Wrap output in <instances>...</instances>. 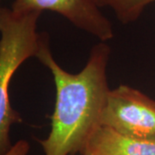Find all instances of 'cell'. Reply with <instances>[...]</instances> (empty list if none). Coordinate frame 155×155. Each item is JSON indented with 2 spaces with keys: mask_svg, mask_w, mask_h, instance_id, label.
Segmentation results:
<instances>
[{
  "mask_svg": "<svg viewBox=\"0 0 155 155\" xmlns=\"http://www.w3.org/2000/svg\"><path fill=\"white\" fill-rule=\"evenodd\" d=\"M109 0H15L11 9L22 12L50 11L60 14L74 27L106 42L114 37V29L102 8Z\"/></svg>",
  "mask_w": 155,
  "mask_h": 155,
  "instance_id": "4",
  "label": "cell"
},
{
  "mask_svg": "<svg viewBox=\"0 0 155 155\" xmlns=\"http://www.w3.org/2000/svg\"><path fill=\"white\" fill-rule=\"evenodd\" d=\"M82 155H155V140L131 137L99 126L81 150Z\"/></svg>",
  "mask_w": 155,
  "mask_h": 155,
  "instance_id": "5",
  "label": "cell"
},
{
  "mask_svg": "<svg viewBox=\"0 0 155 155\" xmlns=\"http://www.w3.org/2000/svg\"><path fill=\"white\" fill-rule=\"evenodd\" d=\"M110 56V46L100 41L92 47L83 69L70 73L54 60L49 40L44 43L36 59L51 72L56 91L49 134L38 140L44 155L81 153L91 134L101 126L110 91L107 75Z\"/></svg>",
  "mask_w": 155,
  "mask_h": 155,
  "instance_id": "1",
  "label": "cell"
},
{
  "mask_svg": "<svg viewBox=\"0 0 155 155\" xmlns=\"http://www.w3.org/2000/svg\"><path fill=\"white\" fill-rule=\"evenodd\" d=\"M155 0H109L108 6L123 24L135 22L147 6Z\"/></svg>",
  "mask_w": 155,
  "mask_h": 155,
  "instance_id": "6",
  "label": "cell"
},
{
  "mask_svg": "<svg viewBox=\"0 0 155 155\" xmlns=\"http://www.w3.org/2000/svg\"><path fill=\"white\" fill-rule=\"evenodd\" d=\"M101 126L134 138L155 140V100L125 84L110 89Z\"/></svg>",
  "mask_w": 155,
  "mask_h": 155,
  "instance_id": "3",
  "label": "cell"
},
{
  "mask_svg": "<svg viewBox=\"0 0 155 155\" xmlns=\"http://www.w3.org/2000/svg\"><path fill=\"white\" fill-rule=\"evenodd\" d=\"M41 11L0 9V152L11 147V128L21 123L20 114L11 106L10 84L13 75L29 58H37L44 43L49 40L45 32L39 33L37 23Z\"/></svg>",
  "mask_w": 155,
  "mask_h": 155,
  "instance_id": "2",
  "label": "cell"
},
{
  "mask_svg": "<svg viewBox=\"0 0 155 155\" xmlns=\"http://www.w3.org/2000/svg\"><path fill=\"white\" fill-rule=\"evenodd\" d=\"M30 150V145L26 140H20L5 152L2 155H28Z\"/></svg>",
  "mask_w": 155,
  "mask_h": 155,
  "instance_id": "7",
  "label": "cell"
}]
</instances>
